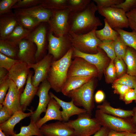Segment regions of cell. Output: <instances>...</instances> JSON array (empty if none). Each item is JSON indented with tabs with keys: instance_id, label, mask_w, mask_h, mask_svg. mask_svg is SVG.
Wrapping results in <instances>:
<instances>
[{
	"instance_id": "obj_24",
	"label": "cell",
	"mask_w": 136,
	"mask_h": 136,
	"mask_svg": "<svg viewBox=\"0 0 136 136\" xmlns=\"http://www.w3.org/2000/svg\"><path fill=\"white\" fill-rule=\"evenodd\" d=\"M32 112L25 113L22 110L15 112L11 117L4 123L0 124V129L7 136H13L16 133L14 131L15 125L22 119L31 116Z\"/></svg>"
},
{
	"instance_id": "obj_25",
	"label": "cell",
	"mask_w": 136,
	"mask_h": 136,
	"mask_svg": "<svg viewBox=\"0 0 136 136\" xmlns=\"http://www.w3.org/2000/svg\"><path fill=\"white\" fill-rule=\"evenodd\" d=\"M93 77L92 76H74L67 77L61 92L67 96L70 92L79 88Z\"/></svg>"
},
{
	"instance_id": "obj_58",
	"label": "cell",
	"mask_w": 136,
	"mask_h": 136,
	"mask_svg": "<svg viewBox=\"0 0 136 136\" xmlns=\"http://www.w3.org/2000/svg\"><path fill=\"white\" fill-rule=\"evenodd\" d=\"M134 90L136 95V86L134 88ZM135 103H136V100L135 101Z\"/></svg>"
},
{
	"instance_id": "obj_31",
	"label": "cell",
	"mask_w": 136,
	"mask_h": 136,
	"mask_svg": "<svg viewBox=\"0 0 136 136\" xmlns=\"http://www.w3.org/2000/svg\"><path fill=\"white\" fill-rule=\"evenodd\" d=\"M114 30L118 32L127 46L136 51V31L133 30L129 32L119 28H115Z\"/></svg>"
},
{
	"instance_id": "obj_12",
	"label": "cell",
	"mask_w": 136,
	"mask_h": 136,
	"mask_svg": "<svg viewBox=\"0 0 136 136\" xmlns=\"http://www.w3.org/2000/svg\"><path fill=\"white\" fill-rule=\"evenodd\" d=\"M50 88V85L47 79L41 82L39 87L36 94L39 98L38 105L36 110L32 112L30 116L31 120L35 123L40 119L41 114L46 112L51 98L49 93Z\"/></svg>"
},
{
	"instance_id": "obj_54",
	"label": "cell",
	"mask_w": 136,
	"mask_h": 136,
	"mask_svg": "<svg viewBox=\"0 0 136 136\" xmlns=\"http://www.w3.org/2000/svg\"><path fill=\"white\" fill-rule=\"evenodd\" d=\"M128 132L124 131L119 132L110 130L107 136H124Z\"/></svg>"
},
{
	"instance_id": "obj_21",
	"label": "cell",
	"mask_w": 136,
	"mask_h": 136,
	"mask_svg": "<svg viewBox=\"0 0 136 136\" xmlns=\"http://www.w3.org/2000/svg\"><path fill=\"white\" fill-rule=\"evenodd\" d=\"M34 44L26 39L20 41L18 43V59L27 64L34 63L36 51Z\"/></svg>"
},
{
	"instance_id": "obj_2",
	"label": "cell",
	"mask_w": 136,
	"mask_h": 136,
	"mask_svg": "<svg viewBox=\"0 0 136 136\" xmlns=\"http://www.w3.org/2000/svg\"><path fill=\"white\" fill-rule=\"evenodd\" d=\"M73 53L72 47L59 59L53 60L52 62L47 80L50 84L51 88L57 93L61 92L67 79Z\"/></svg>"
},
{
	"instance_id": "obj_56",
	"label": "cell",
	"mask_w": 136,
	"mask_h": 136,
	"mask_svg": "<svg viewBox=\"0 0 136 136\" xmlns=\"http://www.w3.org/2000/svg\"><path fill=\"white\" fill-rule=\"evenodd\" d=\"M124 136H136V133L128 132Z\"/></svg>"
},
{
	"instance_id": "obj_57",
	"label": "cell",
	"mask_w": 136,
	"mask_h": 136,
	"mask_svg": "<svg viewBox=\"0 0 136 136\" xmlns=\"http://www.w3.org/2000/svg\"><path fill=\"white\" fill-rule=\"evenodd\" d=\"M0 136H7L0 129Z\"/></svg>"
},
{
	"instance_id": "obj_6",
	"label": "cell",
	"mask_w": 136,
	"mask_h": 136,
	"mask_svg": "<svg viewBox=\"0 0 136 136\" xmlns=\"http://www.w3.org/2000/svg\"><path fill=\"white\" fill-rule=\"evenodd\" d=\"M96 30L94 29L87 33L81 35L69 32L72 47L82 52L97 53L98 46L102 41L96 37L95 33Z\"/></svg>"
},
{
	"instance_id": "obj_13",
	"label": "cell",
	"mask_w": 136,
	"mask_h": 136,
	"mask_svg": "<svg viewBox=\"0 0 136 136\" xmlns=\"http://www.w3.org/2000/svg\"><path fill=\"white\" fill-rule=\"evenodd\" d=\"M72 56L83 58L97 69L99 74L103 73L106 67L108 57L101 49L98 48V52L95 54H88L81 52L73 48Z\"/></svg>"
},
{
	"instance_id": "obj_38",
	"label": "cell",
	"mask_w": 136,
	"mask_h": 136,
	"mask_svg": "<svg viewBox=\"0 0 136 136\" xmlns=\"http://www.w3.org/2000/svg\"><path fill=\"white\" fill-rule=\"evenodd\" d=\"M113 83L123 84L134 89L136 86V77L125 74L116 79Z\"/></svg>"
},
{
	"instance_id": "obj_42",
	"label": "cell",
	"mask_w": 136,
	"mask_h": 136,
	"mask_svg": "<svg viewBox=\"0 0 136 136\" xmlns=\"http://www.w3.org/2000/svg\"><path fill=\"white\" fill-rule=\"evenodd\" d=\"M124 0H93L96 4L98 10L105 8L111 7L114 5L119 4L123 2Z\"/></svg>"
},
{
	"instance_id": "obj_18",
	"label": "cell",
	"mask_w": 136,
	"mask_h": 136,
	"mask_svg": "<svg viewBox=\"0 0 136 136\" xmlns=\"http://www.w3.org/2000/svg\"><path fill=\"white\" fill-rule=\"evenodd\" d=\"M17 15H26L36 18L41 22L47 23L52 15L51 10L44 8L41 4L29 8L14 9Z\"/></svg>"
},
{
	"instance_id": "obj_10",
	"label": "cell",
	"mask_w": 136,
	"mask_h": 136,
	"mask_svg": "<svg viewBox=\"0 0 136 136\" xmlns=\"http://www.w3.org/2000/svg\"><path fill=\"white\" fill-rule=\"evenodd\" d=\"M69 67L67 77L74 76H89L94 77L99 74L97 68L82 58L74 57Z\"/></svg>"
},
{
	"instance_id": "obj_14",
	"label": "cell",
	"mask_w": 136,
	"mask_h": 136,
	"mask_svg": "<svg viewBox=\"0 0 136 136\" xmlns=\"http://www.w3.org/2000/svg\"><path fill=\"white\" fill-rule=\"evenodd\" d=\"M27 64L20 61L14 64L9 71L8 77L17 86L18 90L23 88L30 72Z\"/></svg>"
},
{
	"instance_id": "obj_17",
	"label": "cell",
	"mask_w": 136,
	"mask_h": 136,
	"mask_svg": "<svg viewBox=\"0 0 136 136\" xmlns=\"http://www.w3.org/2000/svg\"><path fill=\"white\" fill-rule=\"evenodd\" d=\"M47 30L45 25L42 24L35 28L25 38L35 44L37 50L36 59L43 53L47 41Z\"/></svg>"
},
{
	"instance_id": "obj_20",
	"label": "cell",
	"mask_w": 136,
	"mask_h": 136,
	"mask_svg": "<svg viewBox=\"0 0 136 136\" xmlns=\"http://www.w3.org/2000/svg\"><path fill=\"white\" fill-rule=\"evenodd\" d=\"M49 94L51 97L56 101L62 109L61 113L63 121L67 122L73 116L78 115L87 113L84 109L80 108L76 106L72 100L70 101H65L59 98L51 92H49Z\"/></svg>"
},
{
	"instance_id": "obj_28",
	"label": "cell",
	"mask_w": 136,
	"mask_h": 136,
	"mask_svg": "<svg viewBox=\"0 0 136 136\" xmlns=\"http://www.w3.org/2000/svg\"><path fill=\"white\" fill-rule=\"evenodd\" d=\"M104 22V27L101 29L95 30L96 37L101 41H115L119 35V33L110 26L105 18Z\"/></svg>"
},
{
	"instance_id": "obj_33",
	"label": "cell",
	"mask_w": 136,
	"mask_h": 136,
	"mask_svg": "<svg viewBox=\"0 0 136 136\" xmlns=\"http://www.w3.org/2000/svg\"><path fill=\"white\" fill-rule=\"evenodd\" d=\"M17 16L19 24L29 30H33L41 23L38 19L29 16Z\"/></svg>"
},
{
	"instance_id": "obj_46",
	"label": "cell",
	"mask_w": 136,
	"mask_h": 136,
	"mask_svg": "<svg viewBox=\"0 0 136 136\" xmlns=\"http://www.w3.org/2000/svg\"><path fill=\"white\" fill-rule=\"evenodd\" d=\"M10 79L7 77L0 83V104H2L9 89Z\"/></svg>"
},
{
	"instance_id": "obj_16",
	"label": "cell",
	"mask_w": 136,
	"mask_h": 136,
	"mask_svg": "<svg viewBox=\"0 0 136 136\" xmlns=\"http://www.w3.org/2000/svg\"><path fill=\"white\" fill-rule=\"evenodd\" d=\"M40 129L44 136H76L74 130L63 121L45 124Z\"/></svg>"
},
{
	"instance_id": "obj_11",
	"label": "cell",
	"mask_w": 136,
	"mask_h": 136,
	"mask_svg": "<svg viewBox=\"0 0 136 136\" xmlns=\"http://www.w3.org/2000/svg\"><path fill=\"white\" fill-rule=\"evenodd\" d=\"M53 59V56L48 53L39 62L27 64L29 68L33 69L34 71L31 80L33 86L38 87L41 82L47 79Z\"/></svg>"
},
{
	"instance_id": "obj_27",
	"label": "cell",
	"mask_w": 136,
	"mask_h": 136,
	"mask_svg": "<svg viewBox=\"0 0 136 136\" xmlns=\"http://www.w3.org/2000/svg\"><path fill=\"white\" fill-rule=\"evenodd\" d=\"M32 30L27 29L18 24L5 41L12 44L18 45V43L25 39Z\"/></svg>"
},
{
	"instance_id": "obj_29",
	"label": "cell",
	"mask_w": 136,
	"mask_h": 136,
	"mask_svg": "<svg viewBox=\"0 0 136 136\" xmlns=\"http://www.w3.org/2000/svg\"><path fill=\"white\" fill-rule=\"evenodd\" d=\"M123 60L127 66L126 73L136 77V51L128 46Z\"/></svg>"
},
{
	"instance_id": "obj_23",
	"label": "cell",
	"mask_w": 136,
	"mask_h": 136,
	"mask_svg": "<svg viewBox=\"0 0 136 136\" xmlns=\"http://www.w3.org/2000/svg\"><path fill=\"white\" fill-rule=\"evenodd\" d=\"M32 74V72L30 71L25 88L20 96V105L22 110L23 112L30 105L39 88L38 87H35L32 83L31 80Z\"/></svg>"
},
{
	"instance_id": "obj_51",
	"label": "cell",
	"mask_w": 136,
	"mask_h": 136,
	"mask_svg": "<svg viewBox=\"0 0 136 136\" xmlns=\"http://www.w3.org/2000/svg\"><path fill=\"white\" fill-rule=\"evenodd\" d=\"M105 97V94L101 90H98L95 95L94 99L96 103H99L104 100Z\"/></svg>"
},
{
	"instance_id": "obj_3",
	"label": "cell",
	"mask_w": 136,
	"mask_h": 136,
	"mask_svg": "<svg viewBox=\"0 0 136 136\" xmlns=\"http://www.w3.org/2000/svg\"><path fill=\"white\" fill-rule=\"evenodd\" d=\"M95 89L92 79L78 88L70 92L67 96L71 98L78 107H82L91 116L94 107L93 95Z\"/></svg>"
},
{
	"instance_id": "obj_1",
	"label": "cell",
	"mask_w": 136,
	"mask_h": 136,
	"mask_svg": "<svg viewBox=\"0 0 136 136\" xmlns=\"http://www.w3.org/2000/svg\"><path fill=\"white\" fill-rule=\"evenodd\" d=\"M97 11L96 5L91 1L83 11L76 13L71 12L69 32L81 35L96 30L98 26L102 25L99 18L95 15Z\"/></svg>"
},
{
	"instance_id": "obj_26",
	"label": "cell",
	"mask_w": 136,
	"mask_h": 136,
	"mask_svg": "<svg viewBox=\"0 0 136 136\" xmlns=\"http://www.w3.org/2000/svg\"><path fill=\"white\" fill-rule=\"evenodd\" d=\"M97 108L103 113L122 118L131 117L133 114L132 110H124L114 108L106 101H104L102 104L97 105Z\"/></svg>"
},
{
	"instance_id": "obj_44",
	"label": "cell",
	"mask_w": 136,
	"mask_h": 136,
	"mask_svg": "<svg viewBox=\"0 0 136 136\" xmlns=\"http://www.w3.org/2000/svg\"><path fill=\"white\" fill-rule=\"evenodd\" d=\"M111 7L121 9L126 13L136 8V0H126L119 4Z\"/></svg>"
},
{
	"instance_id": "obj_37",
	"label": "cell",
	"mask_w": 136,
	"mask_h": 136,
	"mask_svg": "<svg viewBox=\"0 0 136 136\" xmlns=\"http://www.w3.org/2000/svg\"><path fill=\"white\" fill-rule=\"evenodd\" d=\"M114 41L107 40L102 41L98 47L102 49L111 60L114 61L116 57L114 47Z\"/></svg>"
},
{
	"instance_id": "obj_15",
	"label": "cell",
	"mask_w": 136,
	"mask_h": 136,
	"mask_svg": "<svg viewBox=\"0 0 136 136\" xmlns=\"http://www.w3.org/2000/svg\"><path fill=\"white\" fill-rule=\"evenodd\" d=\"M23 88L18 90L16 84L10 80L9 88L2 104L8 108L12 115L15 112L22 110L20 102Z\"/></svg>"
},
{
	"instance_id": "obj_43",
	"label": "cell",
	"mask_w": 136,
	"mask_h": 136,
	"mask_svg": "<svg viewBox=\"0 0 136 136\" xmlns=\"http://www.w3.org/2000/svg\"><path fill=\"white\" fill-rule=\"evenodd\" d=\"M114 62L117 77H121L127 72L126 65L123 59L117 57L115 59Z\"/></svg>"
},
{
	"instance_id": "obj_55",
	"label": "cell",
	"mask_w": 136,
	"mask_h": 136,
	"mask_svg": "<svg viewBox=\"0 0 136 136\" xmlns=\"http://www.w3.org/2000/svg\"><path fill=\"white\" fill-rule=\"evenodd\" d=\"M132 110L133 114L131 119L133 123L136 125V106L133 108Z\"/></svg>"
},
{
	"instance_id": "obj_39",
	"label": "cell",
	"mask_w": 136,
	"mask_h": 136,
	"mask_svg": "<svg viewBox=\"0 0 136 136\" xmlns=\"http://www.w3.org/2000/svg\"><path fill=\"white\" fill-rule=\"evenodd\" d=\"M42 0H19L11 9L29 8L41 4Z\"/></svg>"
},
{
	"instance_id": "obj_19",
	"label": "cell",
	"mask_w": 136,
	"mask_h": 136,
	"mask_svg": "<svg viewBox=\"0 0 136 136\" xmlns=\"http://www.w3.org/2000/svg\"><path fill=\"white\" fill-rule=\"evenodd\" d=\"M18 24L17 16L11 10L0 15V40H5Z\"/></svg>"
},
{
	"instance_id": "obj_50",
	"label": "cell",
	"mask_w": 136,
	"mask_h": 136,
	"mask_svg": "<svg viewBox=\"0 0 136 136\" xmlns=\"http://www.w3.org/2000/svg\"><path fill=\"white\" fill-rule=\"evenodd\" d=\"M125 104H128L136 100V95L134 89H130L125 94L122 99Z\"/></svg>"
},
{
	"instance_id": "obj_35",
	"label": "cell",
	"mask_w": 136,
	"mask_h": 136,
	"mask_svg": "<svg viewBox=\"0 0 136 136\" xmlns=\"http://www.w3.org/2000/svg\"><path fill=\"white\" fill-rule=\"evenodd\" d=\"M91 1V0H68L67 8L71 12H80L85 9Z\"/></svg>"
},
{
	"instance_id": "obj_52",
	"label": "cell",
	"mask_w": 136,
	"mask_h": 136,
	"mask_svg": "<svg viewBox=\"0 0 136 136\" xmlns=\"http://www.w3.org/2000/svg\"><path fill=\"white\" fill-rule=\"evenodd\" d=\"M109 130L108 128L103 126L92 136H107Z\"/></svg>"
},
{
	"instance_id": "obj_49",
	"label": "cell",
	"mask_w": 136,
	"mask_h": 136,
	"mask_svg": "<svg viewBox=\"0 0 136 136\" xmlns=\"http://www.w3.org/2000/svg\"><path fill=\"white\" fill-rule=\"evenodd\" d=\"M12 116L7 108L2 104H0V124L6 122Z\"/></svg>"
},
{
	"instance_id": "obj_32",
	"label": "cell",
	"mask_w": 136,
	"mask_h": 136,
	"mask_svg": "<svg viewBox=\"0 0 136 136\" xmlns=\"http://www.w3.org/2000/svg\"><path fill=\"white\" fill-rule=\"evenodd\" d=\"M44 136L40 129L37 126L36 123L30 120L29 124L21 127L20 132L15 133L13 136Z\"/></svg>"
},
{
	"instance_id": "obj_53",
	"label": "cell",
	"mask_w": 136,
	"mask_h": 136,
	"mask_svg": "<svg viewBox=\"0 0 136 136\" xmlns=\"http://www.w3.org/2000/svg\"><path fill=\"white\" fill-rule=\"evenodd\" d=\"M9 71L5 68L0 67V83L8 77Z\"/></svg>"
},
{
	"instance_id": "obj_36",
	"label": "cell",
	"mask_w": 136,
	"mask_h": 136,
	"mask_svg": "<svg viewBox=\"0 0 136 136\" xmlns=\"http://www.w3.org/2000/svg\"><path fill=\"white\" fill-rule=\"evenodd\" d=\"M127 47L119 35L114 41V47L116 57L123 60Z\"/></svg>"
},
{
	"instance_id": "obj_34",
	"label": "cell",
	"mask_w": 136,
	"mask_h": 136,
	"mask_svg": "<svg viewBox=\"0 0 136 136\" xmlns=\"http://www.w3.org/2000/svg\"><path fill=\"white\" fill-rule=\"evenodd\" d=\"M41 4L47 9L63 10L67 8L68 0H42Z\"/></svg>"
},
{
	"instance_id": "obj_5",
	"label": "cell",
	"mask_w": 136,
	"mask_h": 136,
	"mask_svg": "<svg viewBox=\"0 0 136 136\" xmlns=\"http://www.w3.org/2000/svg\"><path fill=\"white\" fill-rule=\"evenodd\" d=\"M65 123L74 130L76 136H91L102 127L96 119L91 118V116L87 113L78 115L75 119Z\"/></svg>"
},
{
	"instance_id": "obj_48",
	"label": "cell",
	"mask_w": 136,
	"mask_h": 136,
	"mask_svg": "<svg viewBox=\"0 0 136 136\" xmlns=\"http://www.w3.org/2000/svg\"><path fill=\"white\" fill-rule=\"evenodd\" d=\"M128 18L129 27L132 30L136 31V8L126 13Z\"/></svg>"
},
{
	"instance_id": "obj_4",
	"label": "cell",
	"mask_w": 136,
	"mask_h": 136,
	"mask_svg": "<svg viewBox=\"0 0 136 136\" xmlns=\"http://www.w3.org/2000/svg\"><path fill=\"white\" fill-rule=\"evenodd\" d=\"M95 118L102 126L119 132L136 133V125L131 118H122L106 114L98 109L95 111Z\"/></svg>"
},
{
	"instance_id": "obj_7",
	"label": "cell",
	"mask_w": 136,
	"mask_h": 136,
	"mask_svg": "<svg viewBox=\"0 0 136 136\" xmlns=\"http://www.w3.org/2000/svg\"><path fill=\"white\" fill-rule=\"evenodd\" d=\"M51 10L52 16L47 22L49 31L56 37L68 34L70 27V11L68 8Z\"/></svg>"
},
{
	"instance_id": "obj_22",
	"label": "cell",
	"mask_w": 136,
	"mask_h": 136,
	"mask_svg": "<svg viewBox=\"0 0 136 136\" xmlns=\"http://www.w3.org/2000/svg\"><path fill=\"white\" fill-rule=\"evenodd\" d=\"M61 108L56 101L51 97L48 104L45 116L36 123L37 127L40 129L46 122L52 120L63 121L61 111L60 110Z\"/></svg>"
},
{
	"instance_id": "obj_30",
	"label": "cell",
	"mask_w": 136,
	"mask_h": 136,
	"mask_svg": "<svg viewBox=\"0 0 136 136\" xmlns=\"http://www.w3.org/2000/svg\"><path fill=\"white\" fill-rule=\"evenodd\" d=\"M18 45H15L5 40H0V52L10 58L18 59Z\"/></svg>"
},
{
	"instance_id": "obj_8",
	"label": "cell",
	"mask_w": 136,
	"mask_h": 136,
	"mask_svg": "<svg viewBox=\"0 0 136 136\" xmlns=\"http://www.w3.org/2000/svg\"><path fill=\"white\" fill-rule=\"evenodd\" d=\"M99 13L105 18L112 28L123 29L129 27L126 13L122 9L112 7L98 10Z\"/></svg>"
},
{
	"instance_id": "obj_40",
	"label": "cell",
	"mask_w": 136,
	"mask_h": 136,
	"mask_svg": "<svg viewBox=\"0 0 136 136\" xmlns=\"http://www.w3.org/2000/svg\"><path fill=\"white\" fill-rule=\"evenodd\" d=\"M114 62L111 60L105 70L106 80L108 83H113L117 77L116 71Z\"/></svg>"
},
{
	"instance_id": "obj_45",
	"label": "cell",
	"mask_w": 136,
	"mask_h": 136,
	"mask_svg": "<svg viewBox=\"0 0 136 136\" xmlns=\"http://www.w3.org/2000/svg\"><path fill=\"white\" fill-rule=\"evenodd\" d=\"M19 0H2L0 1V15L9 12Z\"/></svg>"
},
{
	"instance_id": "obj_41",
	"label": "cell",
	"mask_w": 136,
	"mask_h": 136,
	"mask_svg": "<svg viewBox=\"0 0 136 136\" xmlns=\"http://www.w3.org/2000/svg\"><path fill=\"white\" fill-rule=\"evenodd\" d=\"M20 61L18 59L9 57L0 52V67L3 68L9 71L14 64Z\"/></svg>"
},
{
	"instance_id": "obj_9",
	"label": "cell",
	"mask_w": 136,
	"mask_h": 136,
	"mask_svg": "<svg viewBox=\"0 0 136 136\" xmlns=\"http://www.w3.org/2000/svg\"><path fill=\"white\" fill-rule=\"evenodd\" d=\"M48 39V53L52 55L54 59L62 57L72 47L69 34L56 37L49 31Z\"/></svg>"
},
{
	"instance_id": "obj_47",
	"label": "cell",
	"mask_w": 136,
	"mask_h": 136,
	"mask_svg": "<svg viewBox=\"0 0 136 136\" xmlns=\"http://www.w3.org/2000/svg\"><path fill=\"white\" fill-rule=\"evenodd\" d=\"M112 88L114 89V93L120 95V99L122 100L125 93L130 89L128 86L121 84L113 83Z\"/></svg>"
}]
</instances>
